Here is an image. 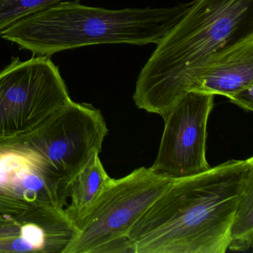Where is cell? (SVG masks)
<instances>
[{"label":"cell","instance_id":"obj_1","mask_svg":"<svg viewBox=\"0 0 253 253\" xmlns=\"http://www.w3.org/2000/svg\"><path fill=\"white\" fill-rule=\"evenodd\" d=\"M253 183V158L177 179L130 229L133 253H224L238 205Z\"/></svg>","mask_w":253,"mask_h":253},{"label":"cell","instance_id":"obj_2","mask_svg":"<svg viewBox=\"0 0 253 253\" xmlns=\"http://www.w3.org/2000/svg\"><path fill=\"white\" fill-rule=\"evenodd\" d=\"M253 34V0H195L142 68L136 106L165 118L219 50Z\"/></svg>","mask_w":253,"mask_h":253},{"label":"cell","instance_id":"obj_3","mask_svg":"<svg viewBox=\"0 0 253 253\" xmlns=\"http://www.w3.org/2000/svg\"><path fill=\"white\" fill-rule=\"evenodd\" d=\"M177 179L140 167L113 179L98 201L75 226L63 253H132L128 235L139 217Z\"/></svg>","mask_w":253,"mask_h":253},{"label":"cell","instance_id":"obj_4","mask_svg":"<svg viewBox=\"0 0 253 253\" xmlns=\"http://www.w3.org/2000/svg\"><path fill=\"white\" fill-rule=\"evenodd\" d=\"M109 10L72 1L62 17L60 32L69 49L101 44L156 45L193 5Z\"/></svg>","mask_w":253,"mask_h":253},{"label":"cell","instance_id":"obj_5","mask_svg":"<svg viewBox=\"0 0 253 253\" xmlns=\"http://www.w3.org/2000/svg\"><path fill=\"white\" fill-rule=\"evenodd\" d=\"M71 100L49 57H13L0 72V140L32 132Z\"/></svg>","mask_w":253,"mask_h":253},{"label":"cell","instance_id":"obj_6","mask_svg":"<svg viewBox=\"0 0 253 253\" xmlns=\"http://www.w3.org/2000/svg\"><path fill=\"white\" fill-rule=\"evenodd\" d=\"M108 132L99 109L71 100L23 137L52 169L72 183L91 157L101 152Z\"/></svg>","mask_w":253,"mask_h":253},{"label":"cell","instance_id":"obj_7","mask_svg":"<svg viewBox=\"0 0 253 253\" xmlns=\"http://www.w3.org/2000/svg\"><path fill=\"white\" fill-rule=\"evenodd\" d=\"M214 95L189 91L164 118L165 126L152 171L181 179L204 172L207 162V124Z\"/></svg>","mask_w":253,"mask_h":253},{"label":"cell","instance_id":"obj_8","mask_svg":"<svg viewBox=\"0 0 253 253\" xmlns=\"http://www.w3.org/2000/svg\"><path fill=\"white\" fill-rule=\"evenodd\" d=\"M70 186L23 137L0 140V198L26 208L64 210Z\"/></svg>","mask_w":253,"mask_h":253},{"label":"cell","instance_id":"obj_9","mask_svg":"<svg viewBox=\"0 0 253 253\" xmlns=\"http://www.w3.org/2000/svg\"><path fill=\"white\" fill-rule=\"evenodd\" d=\"M76 232L64 210L29 207L0 214V253H63Z\"/></svg>","mask_w":253,"mask_h":253},{"label":"cell","instance_id":"obj_10","mask_svg":"<svg viewBox=\"0 0 253 253\" xmlns=\"http://www.w3.org/2000/svg\"><path fill=\"white\" fill-rule=\"evenodd\" d=\"M253 85V34L219 50L201 69L190 91L229 97Z\"/></svg>","mask_w":253,"mask_h":253},{"label":"cell","instance_id":"obj_11","mask_svg":"<svg viewBox=\"0 0 253 253\" xmlns=\"http://www.w3.org/2000/svg\"><path fill=\"white\" fill-rule=\"evenodd\" d=\"M95 152L72 181L69 203L64 210L74 225L97 203L113 178L106 172Z\"/></svg>","mask_w":253,"mask_h":253},{"label":"cell","instance_id":"obj_12","mask_svg":"<svg viewBox=\"0 0 253 253\" xmlns=\"http://www.w3.org/2000/svg\"><path fill=\"white\" fill-rule=\"evenodd\" d=\"M253 241V183L243 196L232 220L230 229L231 251L246 252Z\"/></svg>","mask_w":253,"mask_h":253},{"label":"cell","instance_id":"obj_13","mask_svg":"<svg viewBox=\"0 0 253 253\" xmlns=\"http://www.w3.org/2000/svg\"><path fill=\"white\" fill-rule=\"evenodd\" d=\"M61 1L64 0H0V32Z\"/></svg>","mask_w":253,"mask_h":253},{"label":"cell","instance_id":"obj_14","mask_svg":"<svg viewBox=\"0 0 253 253\" xmlns=\"http://www.w3.org/2000/svg\"><path fill=\"white\" fill-rule=\"evenodd\" d=\"M229 100L246 112L253 110V85L246 87L229 97Z\"/></svg>","mask_w":253,"mask_h":253},{"label":"cell","instance_id":"obj_15","mask_svg":"<svg viewBox=\"0 0 253 253\" xmlns=\"http://www.w3.org/2000/svg\"><path fill=\"white\" fill-rule=\"evenodd\" d=\"M24 209H26V207H23V206L0 198V214L16 212V211H20Z\"/></svg>","mask_w":253,"mask_h":253}]
</instances>
